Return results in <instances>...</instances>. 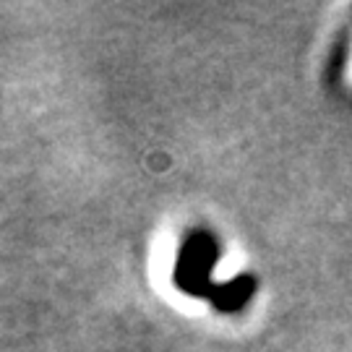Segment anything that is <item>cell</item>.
Instances as JSON below:
<instances>
[{
  "label": "cell",
  "instance_id": "obj_3",
  "mask_svg": "<svg viewBox=\"0 0 352 352\" xmlns=\"http://www.w3.org/2000/svg\"><path fill=\"white\" fill-rule=\"evenodd\" d=\"M344 60H347V37L342 34V37L337 39V45H334V55H331V65H329V81H331V84H334L342 76V71H344Z\"/></svg>",
  "mask_w": 352,
  "mask_h": 352
},
{
  "label": "cell",
  "instance_id": "obj_1",
  "mask_svg": "<svg viewBox=\"0 0 352 352\" xmlns=\"http://www.w3.org/2000/svg\"><path fill=\"white\" fill-rule=\"evenodd\" d=\"M214 261H217V243L209 235H193L183 248L180 264H177V282L186 289L201 295V292H212L209 289V272H212Z\"/></svg>",
  "mask_w": 352,
  "mask_h": 352
},
{
  "label": "cell",
  "instance_id": "obj_2",
  "mask_svg": "<svg viewBox=\"0 0 352 352\" xmlns=\"http://www.w3.org/2000/svg\"><path fill=\"white\" fill-rule=\"evenodd\" d=\"M256 292V279L248 274H240L238 279L227 282L222 287H212L214 305L222 311H238L245 302L251 300V295Z\"/></svg>",
  "mask_w": 352,
  "mask_h": 352
}]
</instances>
